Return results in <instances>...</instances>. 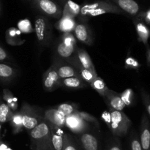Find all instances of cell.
<instances>
[{"label":"cell","instance_id":"17","mask_svg":"<svg viewBox=\"0 0 150 150\" xmlns=\"http://www.w3.org/2000/svg\"><path fill=\"white\" fill-rule=\"evenodd\" d=\"M79 139L83 150H98L99 144L95 135L85 132L80 135Z\"/></svg>","mask_w":150,"mask_h":150},{"label":"cell","instance_id":"7","mask_svg":"<svg viewBox=\"0 0 150 150\" xmlns=\"http://www.w3.org/2000/svg\"><path fill=\"white\" fill-rule=\"evenodd\" d=\"M61 80L55 65L52 63L51 67L45 72L42 76L44 89L48 92H53L61 87Z\"/></svg>","mask_w":150,"mask_h":150},{"label":"cell","instance_id":"47","mask_svg":"<svg viewBox=\"0 0 150 150\" xmlns=\"http://www.w3.org/2000/svg\"><path fill=\"white\" fill-rule=\"evenodd\" d=\"M1 100H0V105H1Z\"/></svg>","mask_w":150,"mask_h":150},{"label":"cell","instance_id":"2","mask_svg":"<svg viewBox=\"0 0 150 150\" xmlns=\"http://www.w3.org/2000/svg\"><path fill=\"white\" fill-rule=\"evenodd\" d=\"M33 150H54L48 122L42 120L29 132Z\"/></svg>","mask_w":150,"mask_h":150},{"label":"cell","instance_id":"28","mask_svg":"<svg viewBox=\"0 0 150 150\" xmlns=\"http://www.w3.org/2000/svg\"><path fill=\"white\" fill-rule=\"evenodd\" d=\"M3 100L5 103L8 105L9 108L13 111L16 112L18 109V100L17 98L13 96L11 91L8 89H3Z\"/></svg>","mask_w":150,"mask_h":150},{"label":"cell","instance_id":"19","mask_svg":"<svg viewBox=\"0 0 150 150\" xmlns=\"http://www.w3.org/2000/svg\"><path fill=\"white\" fill-rule=\"evenodd\" d=\"M120 7L122 10L126 12L128 14L134 16L139 11V6L134 0H111Z\"/></svg>","mask_w":150,"mask_h":150},{"label":"cell","instance_id":"26","mask_svg":"<svg viewBox=\"0 0 150 150\" xmlns=\"http://www.w3.org/2000/svg\"><path fill=\"white\" fill-rule=\"evenodd\" d=\"M16 76V70L10 65L0 63V79L9 81Z\"/></svg>","mask_w":150,"mask_h":150},{"label":"cell","instance_id":"21","mask_svg":"<svg viewBox=\"0 0 150 150\" xmlns=\"http://www.w3.org/2000/svg\"><path fill=\"white\" fill-rule=\"evenodd\" d=\"M76 24L77 23H76L75 19L67 17H62L55 23L54 26L60 32H63V33H67V32H73Z\"/></svg>","mask_w":150,"mask_h":150},{"label":"cell","instance_id":"15","mask_svg":"<svg viewBox=\"0 0 150 150\" xmlns=\"http://www.w3.org/2000/svg\"><path fill=\"white\" fill-rule=\"evenodd\" d=\"M105 100L106 102L108 107L113 108L117 111H122L126 106L124 102L122 100L120 94L114 91L109 89L107 95H105Z\"/></svg>","mask_w":150,"mask_h":150},{"label":"cell","instance_id":"48","mask_svg":"<svg viewBox=\"0 0 150 150\" xmlns=\"http://www.w3.org/2000/svg\"><path fill=\"white\" fill-rule=\"evenodd\" d=\"M149 150H150V149H149Z\"/></svg>","mask_w":150,"mask_h":150},{"label":"cell","instance_id":"1","mask_svg":"<svg viewBox=\"0 0 150 150\" xmlns=\"http://www.w3.org/2000/svg\"><path fill=\"white\" fill-rule=\"evenodd\" d=\"M105 13L122 14V10L115 4L108 1H97L90 4H84L81 7L79 19L85 23L91 17L100 16Z\"/></svg>","mask_w":150,"mask_h":150},{"label":"cell","instance_id":"43","mask_svg":"<svg viewBox=\"0 0 150 150\" xmlns=\"http://www.w3.org/2000/svg\"><path fill=\"white\" fill-rule=\"evenodd\" d=\"M146 62H147V64L150 65V48L149 47H146Z\"/></svg>","mask_w":150,"mask_h":150},{"label":"cell","instance_id":"27","mask_svg":"<svg viewBox=\"0 0 150 150\" xmlns=\"http://www.w3.org/2000/svg\"><path fill=\"white\" fill-rule=\"evenodd\" d=\"M10 123L12 127L13 134H18V133L22 132L23 126L20 111H16V112L13 113V115L10 120Z\"/></svg>","mask_w":150,"mask_h":150},{"label":"cell","instance_id":"16","mask_svg":"<svg viewBox=\"0 0 150 150\" xmlns=\"http://www.w3.org/2000/svg\"><path fill=\"white\" fill-rule=\"evenodd\" d=\"M75 54H76V57H77L80 64L82 65V67H83L86 70H90L95 75H98L93 62L91 59L90 56L89 55L86 50L83 49V48H76Z\"/></svg>","mask_w":150,"mask_h":150},{"label":"cell","instance_id":"38","mask_svg":"<svg viewBox=\"0 0 150 150\" xmlns=\"http://www.w3.org/2000/svg\"><path fill=\"white\" fill-rule=\"evenodd\" d=\"M130 147L131 150H143L141 146L140 141L139 140L138 137L135 135H133L131 137V140H130Z\"/></svg>","mask_w":150,"mask_h":150},{"label":"cell","instance_id":"44","mask_svg":"<svg viewBox=\"0 0 150 150\" xmlns=\"http://www.w3.org/2000/svg\"><path fill=\"white\" fill-rule=\"evenodd\" d=\"M146 21L148 24L150 25V10H149V11L147 12V13H146Z\"/></svg>","mask_w":150,"mask_h":150},{"label":"cell","instance_id":"35","mask_svg":"<svg viewBox=\"0 0 150 150\" xmlns=\"http://www.w3.org/2000/svg\"><path fill=\"white\" fill-rule=\"evenodd\" d=\"M59 40L69 46H76V38L71 32L63 33V35L60 37Z\"/></svg>","mask_w":150,"mask_h":150},{"label":"cell","instance_id":"31","mask_svg":"<svg viewBox=\"0 0 150 150\" xmlns=\"http://www.w3.org/2000/svg\"><path fill=\"white\" fill-rule=\"evenodd\" d=\"M122 100L124 102L125 105L127 106H130L133 104L134 100V92L131 89H127L124 92L120 94Z\"/></svg>","mask_w":150,"mask_h":150},{"label":"cell","instance_id":"46","mask_svg":"<svg viewBox=\"0 0 150 150\" xmlns=\"http://www.w3.org/2000/svg\"><path fill=\"white\" fill-rule=\"evenodd\" d=\"M0 141L1 140V124H0Z\"/></svg>","mask_w":150,"mask_h":150},{"label":"cell","instance_id":"8","mask_svg":"<svg viewBox=\"0 0 150 150\" xmlns=\"http://www.w3.org/2000/svg\"><path fill=\"white\" fill-rule=\"evenodd\" d=\"M65 126L72 132L81 135L89 130V125L83 121L76 113L67 116L65 119Z\"/></svg>","mask_w":150,"mask_h":150},{"label":"cell","instance_id":"20","mask_svg":"<svg viewBox=\"0 0 150 150\" xmlns=\"http://www.w3.org/2000/svg\"><path fill=\"white\" fill-rule=\"evenodd\" d=\"M21 32L18 29L14 27L9 28L5 33L6 42L10 45L13 46H18L21 45L24 43L25 40H23L21 38Z\"/></svg>","mask_w":150,"mask_h":150},{"label":"cell","instance_id":"41","mask_svg":"<svg viewBox=\"0 0 150 150\" xmlns=\"http://www.w3.org/2000/svg\"><path fill=\"white\" fill-rule=\"evenodd\" d=\"M8 57L9 56L7 54V51L2 47L0 46V61H4V60L7 59Z\"/></svg>","mask_w":150,"mask_h":150},{"label":"cell","instance_id":"40","mask_svg":"<svg viewBox=\"0 0 150 150\" xmlns=\"http://www.w3.org/2000/svg\"><path fill=\"white\" fill-rule=\"evenodd\" d=\"M106 150H122V149L120 144L118 142H113L110 144H108Z\"/></svg>","mask_w":150,"mask_h":150},{"label":"cell","instance_id":"23","mask_svg":"<svg viewBox=\"0 0 150 150\" xmlns=\"http://www.w3.org/2000/svg\"><path fill=\"white\" fill-rule=\"evenodd\" d=\"M81 7L72 0H67L62 11V17H67L75 19L80 13Z\"/></svg>","mask_w":150,"mask_h":150},{"label":"cell","instance_id":"34","mask_svg":"<svg viewBox=\"0 0 150 150\" xmlns=\"http://www.w3.org/2000/svg\"><path fill=\"white\" fill-rule=\"evenodd\" d=\"M76 114L83 120L86 122L87 123H91V124H93L94 125L96 126L97 127H99V122H98V120L96 119V117H94L93 115H91L89 113L84 112V111H78L76 112Z\"/></svg>","mask_w":150,"mask_h":150},{"label":"cell","instance_id":"37","mask_svg":"<svg viewBox=\"0 0 150 150\" xmlns=\"http://www.w3.org/2000/svg\"><path fill=\"white\" fill-rule=\"evenodd\" d=\"M139 63L136 61V59L133 58V57H128V58L126 59L125 61V67L126 68L129 69H135V70H137L139 69Z\"/></svg>","mask_w":150,"mask_h":150},{"label":"cell","instance_id":"33","mask_svg":"<svg viewBox=\"0 0 150 150\" xmlns=\"http://www.w3.org/2000/svg\"><path fill=\"white\" fill-rule=\"evenodd\" d=\"M63 150H79V146L73 139L67 133L64 134Z\"/></svg>","mask_w":150,"mask_h":150},{"label":"cell","instance_id":"42","mask_svg":"<svg viewBox=\"0 0 150 150\" xmlns=\"http://www.w3.org/2000/svg\"><path fill=\"white\" fill-rule=\"evenodd\" d=\"M0 150H13L10 147H9L8 145L5 143L0 141Z\"/></svg>","mask_w":150,"mask_h":150},{"label":"cell","instance_id":"18","mask_svg":"<svg viewBox=\"0 0 150 150\" xmlns=\"http://www.w3.org/2000/svg\"><path fill=\"white\" fill-rule=\"evenodd\" d=\"M76 48V46H69L58 40L55 45V54L57 56L56 57L63 60L67 59L74 54Z\"/></svg>","mask_w":150,"mask_h":150},{"label":"cell","instance_id":"25","mask_svg":"<svg viewBox=\"0 0 150 150\" xmlns=\"http://www.w3.org/2000/svg\"><path fill=\"white\" fill-rule=\"evenodd\" d=\"M90 86L92 89H95L100 95L103 97V98H105V95H107V93L109 91V89L108 88V86L105 84V81L101 79L99 76H96L95 79H93L92 82L90 83Z\"/></svg>","mask_w":150,"mask_h":150},{"label":"cell","instance_id":"30","mask_svg":"<svg viewBox=\"0 0 150 150\" xmlns=\"http://www.w3.org/2000/svg\"><path fill=\"white\" fill-rule=\"evenodd\" d=\"M56 108L62 112L66 117L70 115V114H75L79 111L78 105L70 103H62L59 105Z\"/></svg>","mask_w":150,"mask_h":150},{"label":"cell","instance_id":"11","mask_svg":"<svg viewBox=\"0 0 150 150\" xmlns=\"http://www.w3.org/2000/svg\"><path fill=\"white\" fill-rule=\"evenodd\" d=\"M64 61H65L66 62L68 63L69 64H70L71 66H73V67L76 69V71L79 73L81 79L83 81L86 82V83H88L90 84V83L93 81V79H95L96 76H98V75H95L93 73H92L90 70H86L84 67H82V65L80 64L79 60H78L75 53L73 56H71L70 58L67 59H65Z\"/></svg>","mask_w":150,"mask_h":150},{"label":"cell","instance_id":"29","mask_svg":"<svg viewBox=\"0 0 150 150\" xmlns=\"http://www.w3.org/2000/svg\"><path fill=\"white\" fill-rule=\"evenodd\" d=\"M13 113L5 103H1L0 105V124L10 122Z\"/></svg>","mask_w":150,"mask_h":150},{"label":"cell","instance_id":"45","mask_svg":"<svg viewBox=\"0 0 150 150\" xmlns=\"http://www.w3.org/2000/svg\"><path fill=\"white\" fill-rule=\"evenodd\" d=\"M1 16V4H0V16Z\"/></svg>","mask_w":150,"mask_h":150},{"label":"cell","instance_id":"9","mask_svg":"<svg viewBox=\"0 0 150 150\" xmlns=\"http://www.w3.org/2000/svg\"><path fill=\"white\" fill-rule=\"evenodd\" d=\"M52 63L55 65L59 76L61 79L70 77H78L81 79L79 73L76 71V69L66 62H64L63 59L54 57Z\"/></svg>","mask_w":150,"mask_h":150},{"label":"cell","instance_id":"24","mask_svg":"<svg viewBox=\"0 0 150 150\" xmlns=\"http://www.w3.org/2000/svg\"><path fill=\"white\" fill-rule=\"evenodd\" d=\"M62 86L69 89H82L86 86V83L78 77H70L61 80Z\"/></svg>","mask_w":150,"mask_h":150},{"label":"cell","instance_id":"22","mask_svg":"<svg viewBox=\"0 0 150 150\" xmlns=\"http://www.w3.org/2000/svg\"><path fill=\"white\" fill-rule=\"evenodd\" d=\"M135 26H136V30L137 32L139 41L143 42L146 45V47H149L148 40L150 37V29L142 21H136Z\"/></svg>","mask_w":150,"mask_h":150},{"label":"cell","instance_id":"3","mask_svg":"<svg viewBox=\"0 0 150 150\" xmlns=\"http://www.w3.org/2000/svg\"><path fill=\"white\" fill-rule=\"evenodd\" d=\"M23 128L30 132L39 123L44 120V114L38 107L23 103L20 110Z\"/></svg>","mask_w":150,"mask_h":150},{"label":"cell","instance_id":"6","mask_svg":"<svg viewBox=\"0 0 150 150\" xmlns=\"http://www.w3.org/2000/svg\"><path fill=\"white\" fill-rule=\"evenodd\" d=\"M35 7L40 13L48 17L59 18L62 16V10L52 0H31Z\"/></svg>","mask_w":150,"mask_h":150},{"label":"cell","instance_id":"5","mask_svg":"<svg viewBox=\"0 0 150 150\" xmlns=\"http://www.w3.org/2000/svg\"><path fill=\"white\" fill-rule=\"evenodd\" d=\"M34 32L40 48L48 46L52 38V26L46 17L39 16L35 18Z\"/></svg>","mask_w":150,"mask_h":150},{"label":"cell","instance_id":"10","mask_svg":"<svg viewBox=\"0 0 150 150\" xmlns=\"http://www.w3.org/2000/svg\"><path fill=\"white\" fill-rule=\"evenodd\" d=\"M75 38L79 40L80 42L89 46H92L94 44V36L92 30L85 23H79L76 24L74 29Z\"/></svg>","mask_w":150,"mask_h":150},{"label":"cell","instance_id":"4","mask_svg":"<svg viewBox=\"0 0 150 150\" xmlns=\"http://www.w3.org/2000/svg\"><path fill=\"white\" fill-rule=\"evenodd\" d=\"M108 111L111 115V125L109 129L112 134L118 137L125 136L131 126L130 119L122 112V111H117L108 107Z\"/></svg>","mask_w":150,"mask_h":150},{"label":"cell","instance_id":"14","mask_svg":"<svg viewBox=\"0 0 150 150\" xmlns=\"http://www.w3.org/2000/svg\"><path fill=\"white\" fill-rule=\"evenodd\" d=\"M47 122V121H46ZM50 131L51 134V142L54 150H63L64 144V134L62 129L61 127H57L54 125L48 123Z\"/></svg>","mask_w":150,"mask_h":150},{"label":"cell","instance_id":"13","mask_svg":"<svg viewBox=\"0 0 150 150\" xmlns=\"http://www.w3.org/2000/svg\"><path fill=\"white\" fill-rule=\"evenodd\" d=\"M140 144L143 150L150 149V125L146 114L142 117L140 125Z\"/></svg>","mask_w":150,"mask_h":150},{"label":"cell","instance_id":"39","mask_svg":"<svg viewBox=\"0 0 150 150\" xmlns=\"http://www.w3.org/2000/svg\"><path fill=\"white\" fill-rule=\"evenodd\" d=\"M102 119L103 120V121H105L107 126L110 127V125H111V115H110L109 111H104L102 114Z\"/></svg>","mask_w":150,"mask_h":150},{"label":"cell","instance_id":"36","mask_svg":"<svg viewBox=\"0 0 150 150\" xmlns=\"http://www.w3.org/2000/svg\"><path fill=\"white\" fill-rule=\"evenodd\" d=\"M141 95H142V100H143L145 108H146V111H147L150 117V96L144 89H141Z\"/></svg>","mask_w":150,"mask_h":150},{"label":"cell","instance_id":"32","mask_svg":"<svg viewBox=\"0 0 150 150\" xmlns=\"http://www.w3.org/2000/svg\"><path fill=\"white\" fill-rule=\"evenodd\" d=\"M18 30L22 33H32L34 32V29L32 26V23L28 19L21 20L18 23Z\"/></svg>","mask_w":150,"mask_h":150},{"label":"cell","instance_id":"12","mask_svg":"<svg viewBox=\"0 0 150 150\" xmlns=\"http://www.w3.org/2000/svg\"><path fill=\"white\" fill-rule=\"evenodd\" d=\"M66 116L57 108H51L44 111V120L48 123L62 128L65 125Z\"/></svg>","mask_w":150,"mask_h":150}]
</instances>
